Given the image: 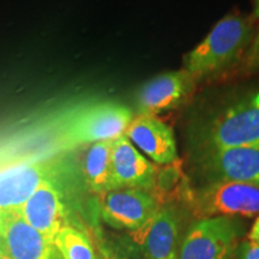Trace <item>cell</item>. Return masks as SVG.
<instances>
[{"instance_id":"obj_1","label":"cell","mask_w":259,"mask_h":259,"mask_svg":"<svg viewBox=\"0 0 259 259\" xmlns=\"http://www.w3.org/2000/svg\"><path fill=\"white\" fill-rule=\"evenodd\" d=\"M193 154L259 145V93L227 107L192 136Z\"/></svg>"},{"instance_id":"obj_2","label":"cell","mask_w":259,"mask_h":259,"mask_svg":"<svg viewBox=\"0 0 259 259\" xmlns=\"http://www.w3.org/2000/svg\"><path fill=\"white\" fill-rule=\"evenodd\" d=\"M183 232V212L174 204H161L138 229L127 232L115 251L106 254L127 259H178Z\"/></svg>"},{"instance_id":"obj_3","label":"cell","mask_w":259,"mask_h":259,"mask_svg":"<svg viewBox=\"0 0 259 259\" xmlns=\"http://www.w3.org/2000/svg\"><path fill=\"white\" fill-rule=\"evenodd\" d=\"M252 34L248 19L229 15L185 57V70L196 79L225 69L244 51Z\"/></svg>"},{"instance_id":"obj_4","label":"cell","mask_w":259,"mask_h":259,"mask_svg":"<svg viewBox=\"0 0 259 259\" xmlns=\"http://www.w3.org/2000/svg\"><path fill=\"white\" fill-rule=\"evenodd\" d=\"M134 119L132 111L118 102H99L83 107L65 122L63 141L70 147L112 141L125 135Z\"/></svg>"},{"instance_id":"obj_5","label":"cell","mask_w":259,"mask_h":259,"mask_svg":"<svg viewBox=\"0 0 259 259\" xmlns=\"http://www.w3.org/2000/svg\"><path fill=\"white\" fill-rule=\"evenodd\" d=\"M190 208L197 220L216 216L252 218L259 215V186L240 181L203 184L191 194Z\"/></svg>"},{"instance_id":"obj_6","label":"cell","mask_w":259,"mask_h":259,"mask_svg":"<svg viewBox=\"0 0 259 259\" xmlns=\"http://www.w3.org/2000/svg\"><path fill=\"white\" fill-rule=\"evenodd\" d=\"M242 233L244 225L238 218L197 220L184 235L178 259H233Z\"/></svg>"},{"instance_id":"obj_7","label":"cell","mask_w":259,"mask_h":259,"mask_svg":"<svg viewBox=\"0 0 259 259\" xmlns=\"http://www.w3.org/2000/svg\"><path fill=\"white\" fill-rule=\"evenodd\" d=\"M193 164L204 184L240 181L259 186V145L193 154Z\"/></svg>"},{"instance_id":"obj_8","label":"cell","mask_w":259,"mask_h":259,"mask_svg":"<svg viewBox=\"0 0 259 259\" xmlns=\"http://www.w3.org/2000/svg\"><path fill=\"white\" fill-rule=\"evenodd\" d=\"M97 198L102 221L112 228L126 232L143 226L162 204L156 194L141 189H115Z\"/></svg>"},{"instance_id":"obj_9","label":"cell","mask_w":259,"mask_h":259,"mask_svg":"<svg viewBox=\"0 0 259 259\" xmlns=\"http://www.w3.org/2000/svg\"><path fill=\"white\" fill-rule=\"evenodd\" d=\"M58 164L59 160L24 162L0 170V213L21 209Z\"/></svg>"},{"instance_id":"obj_10","label":"cell","mask_w":259,"mask_h":259,"mask_svg":"<svg viewBox=\"0 0 259 259\" xmlns=\"http://www.w3.org/2000/svg\"><path fill=\"white\" fill-rule=\"evenodd\" d=\"M112 178L115 189L154 190L158 184V168L148 160L125 135L112 144Z\"/></svg>"},{"instance_id":"obj_11","label":"cell","mask_w":259,"mask_h":259,"mask_svg":"<svg viewBox=\"0 0 259 259\" xmlns=\"http://www.w3.org/2000/svg\"><path fill=\"white\" fill-rule=\"evenodd\" d=\"M0 241L10 259H63L54 242L32 228L19 210L0 213Z\"/></svg>"},{"instance_id":"obj_12","label":"cell","mask_w":259,"mask_h":259,"mask_svg":"<svg viewBox=\"0 0 259 259\" xmlns=\"http://www.w3.org/2000/svg\"><path fill=\"white\" fill-rule=\"evenodd\" d=\"M196 80L185 69L154 77L138 92L139 114L156 115L177 108L192 94Z\"/></svg>"},{"instance_id":"obj_13","label":"cell","mask_w":259,"mask_h":259,"mask_svg":"<svg viewBox=\"0 0 259 259\" xmlns=\"http://www.w3.org/2000/svg\"><path fill=\"white\" fill-rule=\"evenodd\" d=\"M125 136L155 164L167 166L178 160L173 131L156 115L138 114L130 122Z\"/></svg>"},{"instance_id":"obj_14","label":"cell","mask_w":259,"mask_h":259,"mask_svg":"<svg viewBox=\"0 0 259 259\" xmlns=\"http://www.w3.org/2000/svg\"><path fill=\"white\" fill-rule=\"evenodd\" d=\"M113 141L114 139L87 145L77 163L85 189L95 196L114 190L111 160Z\"/></svg>"},{"instance_id":"obj_15","label":"cell","mask_w":259,"mask_h":259,"mask_svg":"<svg viewBox=\"0 0 259 259\" xmlns=\"http://www.w3.org/2000/svg\"><path fill=\"white\" fill-rule=\"evenodd\" d=\"M54 245L63 259H97L88 233L77 227H63L54 238Z\"/></svg>"},{"instance_id":"obj_16","label":"cell","mask_w":259,"mask_h":259,"mask_svg":"<svg viewBox=\"0 0 259 259\" xmlns=\"http://www.w3.org/2000/svg\"><path fill=\"white\" fill-rule=\"evenodd\" d=\"M235 255L238 259H259V245L251 240L241 242Z\"/></svg>"},{"instance_id":"obj_17","label":"cell","mask_w":259,"mask_h":259,"mask_svg":"<svg viewBox=\"0 0 259 259\" xmlns=\"http://www.w3.org/2000/svg\"><path fill=\"white\" fill-rule=\"evenodd\" d=\"M246 64H247V66L250 67V69H259V31L258 34L255 35L253 42H252V47L250 50V53H248Z\"/></svg>"},{"instance_id":"obj_18","label":"cell","mask_w":259,"mask_h":259,"mask_svg":"<svg viewBox=\"0 0 259 259\" xmlns=\"http://www.w3.org/2000/svg\"><path fill=\"white\" fill-rule=\"evenodd\" d=\"M248 240L255 242L259 245V216L255 220L253 226H252L250 234H248Z\"/></svg>"},{"instance_id":"obj_19","label":"cell","mask_w":259,"mask_h":259,"mask_svg":"<svg viewBox=\"0 0 259 259\" xmlns=\"http://www.w3.org/2000/svg\"><path fill=\"white\" fill-rule=\"evenodd\" d=\"M0 259H10L8 252H6L4 245H3L2 241H0Z\"/></svg>"},{"instance_id":"obj_20","label":"cell","mask_w":259,"mask_h":259,"mask_svg":"<svg viewBox=\"0 0 259 259\" xmlns=\"http://www.w3.org/2000/svg\"><path fill=\"white\" fill-rule=\"evenodd\" d=\"M253 15H254V17H255V18H259V0H254Z\"/></svg>"},{"instance_id":"obj_21","label":"cell","mask_w":259,"mask_h":259,"mask_svg":"<svg viewBox=\"0 0 259 259\" xmlns=\"http://www.w3.org/2000/svg\"><path fill=\"white\" fill-rule=\"evenodd\" d=\"M106 259H127V258H120V257H112V255H106Z\"/></svg>"}]
</instances>
